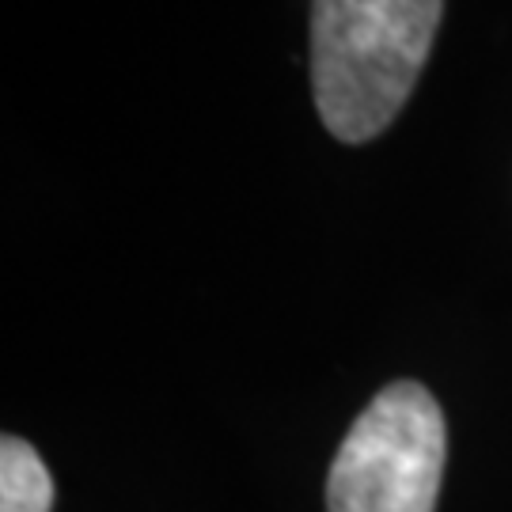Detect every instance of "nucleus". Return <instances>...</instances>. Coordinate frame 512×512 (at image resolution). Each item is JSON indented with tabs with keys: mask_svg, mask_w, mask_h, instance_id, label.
I'll return each mask as SVG.
<instances>
[{
	"mask_svg": "<svg viewBox=\"0 0 512 512\" xmlns=\"http://www.w3.org/2000/svg\"><path fill=\"white\" fill-rule=\"evenodd\" d=\"M444 0H311V95L323 126L365 145L418 88Z\"/></svg>",
	"mask_w": 512,
	"mask_h": 512,
	"instance_id": "f257e3e1",
	"label": "nucleus"
},
{
	"mask_svg": "<svg viewBox=\"0 0 512 512\" xmlns=\"http://www.w3.org/2000/svg\"><path fill=\"white\" fill-rule=\"evenodd\" d=\"M444 444L437 399L414 380L387 384L330 463L327 512H433Z\"/></svg>",
	"mask_w": 512,
	"mask_h": 512,
	"instance_id": "f03ea898",
	"label": "nucleus"
},
{
	"mask_svg": "<svg viewBox=\"0 0 512 512\" xmlns=\"http://www.w3.org/2000/svg\"><path fill=\"white\" fill-rule=\"evenodd\" d=\"M54 478L38 452L19 437L0 440V512H50Z\"/></svg>",
	"mask_w": 512,
	"mask_h": 512,
	"instance_id": "7ed1b4c3",
	"label": "nucleus"
}]
</instances>
